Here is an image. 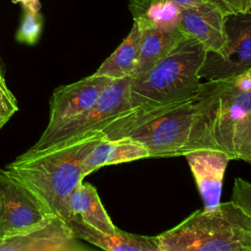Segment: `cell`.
I'll list each match as a JSON object with an SVG mask.
<instances>
[{
	"instance_id": "cell-9",
	"label": "cell",
	"mask_w": 251,
	"mask_h": 251,
	"mask_svg": "<svg viewBox=\"0 0 251 251\" xmlns=\"http://www.w3.org/2000/svg\"><path fill=\"white\" fill-rule=\"evenodd\" d=\"M113 80L92 74L75 82L57 87L50 99L49 121L41 135L52 132L90 109Z\"/></svg>"
},
{
	"instance_id": "cell-15",
	"label": "cell",
	"mask_w": 251,
	"mask_h": 251,
	"mask_svg": "<svg viewBox=\"0 0 251 251\" xmlns=\"http://www.w3.org/2000/svg\"><path fill=\"white\" fill-rule=\"evenodd\" d=\"M68 208L71 218H78L101 231L115 233L119 229L104 208L96 188L88 182L81 181L72 191L68 198Z\"/></svg>"
},
{
	"instance_id": "cell-16",
	"label": "cell",
	"mask_w": 251,
	"mask_h": 251,
	"mask_svg": "<svg viewBox=\"0 0 251 251\" xmlns=\"http://www.w3.org/2000/svg\"><path fill=\"white\" fill-rule=\"evenodd\" d=\"M133 22L140 28L173 31L178 28L181 6L171 0H128Z\"/></svg>"
},
{
	"instance_id": "cell-28",
	"label": "cell",
	"mask_w": 251,
	"mask_h": 251,
	"mask_svg": "<svg viewBox=\"0 0 251 251\" xmlns=\"http://www.w3.org/2000/svg\"><path fill=\"white\" fill-rule=\"evenodd\" d=\"M2 240H3V239H2V238H1V237H0V244H1V242H2Z\"/></svg>"
},
{
	"instance_id": "cell-5",
	"label": "cell",
	"mask_w": 251,
	"mask_h": 251,
	"mask_svg": "<svg viewBox=\"0 0 251 251\" xmlns=\"http://www.w3.org/2000/svg\"><path fill=\"white\" fill-rule=\"evenodd\" d=\"M195 98L150 114L147 120L126 131L122 138L129 137L140 142L147 149L149 158L183 156L193 122Z\"/></svg>"
},
{
	"instance_id": "cell-7",
	"label": "cell",
	"mask_w": 251,
	"mask_h": 251,
	"mask_svg": "<svg viewBox=\"0 0 251 251\" xmlns=\"http://www.w3.org/2000/svg\"><path fill=\"white\" fill-rule=\"evenodd\" d=\"M46 205L6 169H0V237L25 232L50 216Z\"/></svg>"
},
{
	"instance_id": "cell-18",
	"label": "cell",
	"mask_w": 251,
	"mask_h": 251,
	"mask_svg": "<svg viewBox=\"0 0 251 251\" xmlns=\"http://www.w3.org/2000/svg\"><path fill=\"white\" fill-rule=\"evenodd\" d=\"M140 38L141 29L138 25L133 22L126 37L100 65L94 72V75L107 76L112 79L130 77L136 67Z\"/></svg>"
},
{
	"instance_id": "cell-10",
	"label": "cell",
	"mask_w": 251,
	"mask_h": 251,
	"mask_svg": "<svg viewBox=\"0 0 251 251\" xmlns=\"http://www.w3.org/2000/svg\"><path fill=\"white\" fill-rule=\"evenodd\" d=\"M88 249L62 218L52 215L20 234L4 238L0 251H81Z\"/></svg>"
},
{
	"instance_id": "cell-1",
	"label": "cell",
	"mask_w": 251,
	"mask_h": 251,
	"mask_svg": "<svg viewBox=\"0 0 251 251\" xmlns=\"http://www.w3.org/2000/svg\"><path fill=\"white\" fill-rule=\"evenodd\" d=\"M207 52L202 43L184 36L144 75L130 79L129 109L99 130L104 138L117 139L139 119L196 96L202 83L199 71Z\"/></svg>"
},
{
	"instance_id": "cell-19",
	"label": "cell",
	"mask_w": 251,
	"mask_h": 251,
	"mask_svg": "<svg viewBox=\"0 0 251 251\" xmlns=\"http://www.w3.org/2000/svg\"><path fill=\"white\" fill-rule=\"evenodd\" d=\"M43 23V16L40 11L23 9L21 23L16 32V40L27 45L35 44L40 38Z\"/></svg>"
},
{
	"instance_id": "cell-6",
	"label": "cell",
	"mask_w": 251,
	"mask_h": 251,
	"mask_svg": "<svg viewBox=\"0 0 251 251\" xmlns=\"http://www.w3.org/2000/svg\"><path fill=\"white\" fill-rule=\"evenodd\" d=\"M129 85L130 77L114 79L90 109L52 132L41 135L29 149H41L88 132L99 131L110 121L129 109Z\"/></svg>"
},
{
	"instance_id": "cell-14",
	"label": "cell",
	"mask_w": 251,
	"mask_h": 251,
	"mask_svg": "<svg viewBox=\"0 0 251 251\" xmlns=\"http://www.w3.org/2000/svg\"><path fill=\"white\" fill-rule=\"evenodd\" d=\"M149 158L147 149L129 137L109 140L103 138L87 154L81 165L83 178L96 170L110 165Z\"/></svg>"
},
{
	"instance_id": "cell-17",
	"label": "cell",
	"mask_w": 251,
	"mask_h": 251,
	"mask_svg": "<svg viewBox=\"0 0 251 251\" xmlns=\"http://www.w3.org/2000/svg\"><path fill=\"white\" fill-rule=\"evenodd\" d=\"M141 38L138 59L130 79H138L156 63L164 58L176 44L186 36L179 28L162 31L155 28H140Z\"/></svg>"
},
{
	"instance_id": "cell-27",
	"label": "cell",
	"mask_w": 251,
	"mask_h": 251,
	"mask_svg": "<svg viewBox=\"0 0 251 251\" xmlns=\"http://www.w3.org/2000/svg\"><path fill=\"white\" fill-rule=\"evenodd\" d=\"M0 73L4 75V65H3V62H2L1 57H0Z\"/></svg>"
},
{
	"instance_id": "cell-25",
	"label": "cell",
	"mask_w": 251,
	"mask_h": 251,
	"mask_svg": "<svg viewBox=\"0 0 251 251\" xmlns=\"http://www.w3.org/2000/svg\"><path fill=\"white\" fill-rule=\"evenodd\" d=\"M12 3L21 4L23 9L31 11H40L41 9L40 0H12Z\"/></svg>"
},
{
	"instance_id": "cell-11",
	"label": "cell",
	"mask_w": 251,
	"mask_h": 251,
	"mask_svg": "<svg viewBox=\"0 0 251 251\" xmlns=\"http://www.w3.org/2000/svg\"><path fill=\"white\" fill-rule=\"evenodd\" d=\"M226 16L206 2L181 7L178 28L202 43L208 52L221 55L226 45Z\"/></svg>"
},
{
	"instance_id": "cell-24",
	"label": "cell",
	"mask_w": 251,
	"mask_h": 251,
	"mask_svg": "<svg viewBox=\"0 0 251 251\" xmlns=\"http://www.w3.org/2000/svg\"><path fill=\"white\" fill-rule=\"evenodd\" d=\"M234 78L241 88L251 90V69L237 76H234Z\"/></svg>"
},
{
	"instance_id": "cell-13",
	"label": "cell",
	"mask_w": 251,
	"mask_h": 251,
	"mask_svg": "<svg viewBox=\"0 0 251 251\" xmlns=\"http://www.w3.org/2000/svg\"><path fill=\"white\" fill-rule=\"evenodd\" d=\"M75 236L108 251H160L157 236H147L118 229L115 233L101 231L78 218L67 222Z\"/></svg>"
},
{
	"instance_id": "cell-2",
	"label": "cell",
	"mask_w": 251,
	"mask_h": 251,
	"mask_svg": "<svg viewBox=\"0 0 251 251\" xmlns=\"http://www.w3.org/2000/svg\"><path fill=\"white\" fill-rule=\"evenodd\" d=\"M103 138L101 131H92L41 149H28L5 169L27 186L52 214L68 222L71 219L68 198L83 180L82 162Z\"/></svg>"
},
{
	"instance_id": "cell-3",
	"label": "cell",
	"mask_w": 251,
	"mask_h": 251,
	"mask_svg": "<svg viewBox=\"0 0 251 251\" xmlns=\"http://www.w3.org/2000/svg\"><path fill=\"white\" fill-rule=\"evenodd\" d=\"M157 238L160 251H251V219L230 200L195 211Z\"/></svg>"
},
{
	"instance_id": "cell-21",
	"label": "cell",
	"mask_w": 251,
	"mask_h": 251,
	"mask_svg": "<svg viewBox=\"0 0 251 251\" xmlns=\"http://www.w3.org/2000/svg\"><path fill=\"white\" fill-rule=\"evenodd\" d=\"M18 110L17 98L8 87L4 75L0 73V129Z\"/></svg>"
},
{
	"instance_id": "cell-22",
	"label": "cell",
	"mask_w": 251,
	"mask_h": 251,
	"mask_svg": "<svg viewBox=\"0 0 251 251\" xmlns=\"http://www.w3.org/2000/svg\"><path fill=\"white\" fill-rule=\"evenodd\" d=\"M231 201L238 205L251 219V182L236 177L233 183Z\"/></svg>"
},
{
	"instance_id": "cell-12",
	"label": "cell",
	"mask_w": 251,
	"mask_h": 251,
	"mask_svg": "<svg viewBox=\"0 0 251 251\" xmlns=\"http://www.w3.org/2000/svg\"><path fill=\"white\" fill-rule=\"evenodd\" d=\"M183 156L195 179L203 209H215L221 203L223 180L230 158L225 152L214 149H196Z\"/></svg>"
},
{
	"instance_id": "cell-26",
	"label": "cell",
	"mask_w": 251,
	"mask_h": 251,
	"mask_svg": "<svg viewBox=\"0 0 251 251\" xmlns=\"http://www.w3.org/2000/svg\"><path fill=\"white\" fill-rule=\"evenodd\" d=\"M171 1H174L175 3L178 4L181 7H187V6H191L201 2V0H171Z\"/></svg>"
},
{
	"instance_id": "cell-20",
	"label": "cell",
	"mask_w": 251,
	"mask_h": 251,
	"mask_svg": "<svg viewBox=\"0 0 251 251\" xmlns=\"http://www.w3.org/2000/svg\"><path fill=\"white\" fill-rule=\"evenodd\" d=\"M232 145L235 159L251 163V111L235 124Z\"/></svg>"
},
{
	"instance_id": "cell-4",
	"label": "cell",
	"mask_w": 251,
	"mask_h": 251,
	"mask_svg": "<svg viewBox=\"0 0 251 251\" xmlns=\"http://www.w3.org/2000/svg\"><path fill=\"white\" fill-rule=\"evenodd\" d=\"M194 116L184 154L214 149L235 159L232 135L237 121L251 111V90L241 88L234 77L201 83L194 102ZM183 154V155H184Z\"/></svg>"
},
{
	"instance_id": "cell-23",
	"label": "cell",
	"mask_w": 251,
	"mask_h": 251,
	"mask_svg": "<svg viewBox=\"0 0 251 251\" xmlns=\"http://www.w3.org/2000/svg\"><path fill=\"white\" fill-rule=\"evenodd\" d=\"M216 7L225 16L251 11V0H201Z\"/></svg>"
},
{
	"instance_id": "cell-8",
	"label": "cell",
	"mask_w": 251,
	"mask_h": 251,
	"mask_svg": "<svg viewBox=\"0 0 251 251\" xmlns=\"http://www.w3.org/2000/svg\"><path fill=\"white\" fill-rule=\"evenodd\" d=\"M226 45L219 55L207 52L199 71L206 80L230 78L251 69V11L226 16Z\"/></svg>"
}]
</instances>
